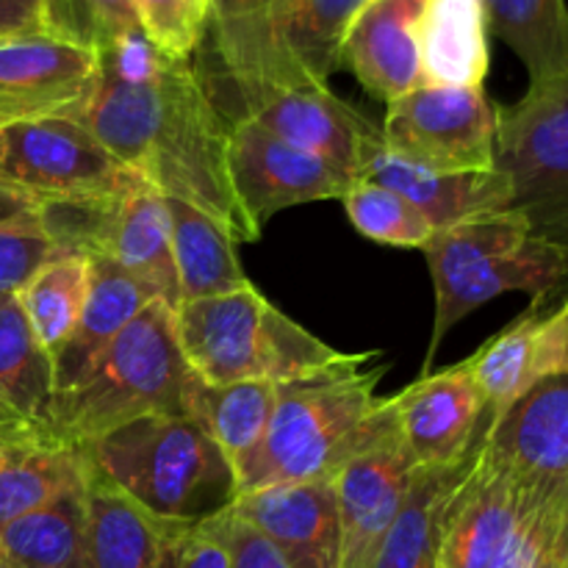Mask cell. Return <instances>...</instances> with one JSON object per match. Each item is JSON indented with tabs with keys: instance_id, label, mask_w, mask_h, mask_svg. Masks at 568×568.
I'll return each instance as SVG.
<instances>
[{
	"instance_id": "15",
	"label": "cell",
	"mask_w": 568,
	"mask_h": 568,
	"mask_svg": "<svg viewBox=\"0 0 568 568\" xmlns=\"http://www.w3.org/2000/svg\"><path fill=\"white\" fill-rule=\"evenodd\" d=\"M394 422L416 469L455 466L475 453L486 427V403L466 364L425 372L392 397Z\"/></svg>"
},
{
	"instance_id": "37",
	"label": "cell",
	"mask_w": 568,
	"mask_h": 568,
	"mask_svg": "<svg viewBox=\"0 0 568 568\" xmlns=\"http://www.w3.org/2000/svg\"><path fill=\"white\" fill-rule=\"evenodd\" d=\"M61 250L39 227H3L0 231V300L14 297Z\"/></svg>"
},
{
	"instance_id": "46",
	"label": "cell",
	"mask_w": 568,
	"mask_h": 568,
	"mask_svg": "<svg viewBox=\"0 0 568 568\" xmlns=\"http://www.w3.org/2000/svg\"><path fill=\"white\" fill-rule=\"evenodd\" d=\"M277 3H283V0H244V14L239 17L236 22H231V26H225V28H211V33L231 31V28H239V26H244V22H253V20H258V17H264L266 11H272V9H275Z\"/></svg>"
},
{
	"instance_id": "33",
	"label": "cell",
	"mask_w": 568,
	"mask_h": 568,
	"mask_svg": "<svg viewBox=\"0 0 568 568\" xmlns=\"http://www.w3.org/2000/svg\"><path fill=\"white\" fill-rule=\"evenodd\" d=\"M92 283V258L61 255L37 272L17 294L39 344L53 358L75 327Z\"/></svg>"
},
{
	"instance_id": "28",
	"label": "cell",
	"mask_w": 568,
	"mask_h": 568,
	"mask_svg": "<svg viewBox=\"0 0 568 568\" xmlns=\"http://www.w3.org/2000/svg\"><path fill=\"white\" fill-rule=\"evenodd\" d=\"M87 477L89 460L83 449L53 438L0 449V532Z\"/></svg>"
},
{
	"instance_id": "2",
	"label": "cell",
	"mask_w": 568,
	"mask_h": 568,
	"mask_svg": "<svg viewBox=\"0 0 568 568\" xmlns=\"http://www.w3.org/2000/svg\"><path fill=\"white\" fill-rule=\"evenodd\" d=\"M375 353L277 386V405L261 453L239 494L281 483L336 480L338 471L397 430L392 397H381V369H366Z\"/></svg>"
},
{
	"instance_id": "8",
	"label": "cell",
	"mask_w": 568,
	"mask_h": 568,
	"mask_svg": "<svg viewBox=\"0 0 568 568\" xmlns=\"http://www.w3.org/2000/svg\"><path fill=\"white\" fill-rule=\"evenodd\" d=\"M369 0H283L264 17L214 33L222 67L242 103L288 87H327L342 70V44Z\"/></svg>"
},
{
	"instance_id": "18",
	"label": "cell",
	"mask_w": 568,
	"mask_h": 568,
	"mask_svg": "<svg viewBox=\"0 0 568 568\" xmlns=\"http://www.w3.org/2000/svg\"><path fill=\"white\" fill-rule=\"evenodd\" d=\"M236 516L281 552L288 568H338L342 519L336 483H281L239 494Z\"/></svg>"
},
{
	"instance_id": "21",
	"label": "cell",
	"mask_w": 568,
	"mask_h": 568,
	"mask_svg": "<svg viewBox=\"0 0 568 568\" xmlns=\"http://www.w3.org/2000/svg\"><path fill=\"white\" fill-rule=\"evenodd\" d=\"M364 178L403 194L416 211L425 214L433 231H444L471 216L510 211L514 203L510 181L497 166L480 172L422 170L388 153L386 144L377 150Z\"/></svg>"
},
{
	"instance_id": "14",
	"label": "cell",
	"mask_w": 568,
	"mask_h": 568,
	"mask_svg": "<svg viewBox=\"0 0 568 568\" xmlns=\"http://www.w3.org/2000/svg\"><path fill=\"white\" fill-rule=\"evenodd\" d=\"M292 148L327 161L353 181L364 178L383 148V131L327 87L272 89L242 111Z\"/></svg>"
},
{
	"instance_id": "32",
	"label": "cell",
	"mask_w": 568,
	"mask_h": 568,
	"mask_svg": "<svg viewBox=\"0 0 568 568\" xmlns=\"http://www.w3.org/2000/svg\"><path fill=\"white\" fill-rule=\"evenodd\" d=\"M541 320L544 314H538L532 305L530 314L519 316L514 325L488 338L471 358L464 361L486 403V425L497 422L541 381V366H538Z\"/></svg>"
},
{
	"instance_id": "7",
	"label": "cell",
	"mask_w": 568,
	"mask_h": 568,
	"mask_svg": "<svg viewBox=\"0 0 568 568\" xmlns=\"http://www.w3.org/2000/svg\"><path fill=\"white\" fill-rule=\"evenodd\" d=\"M568 521V497L488 458L475 460L444 510L438 568H536Z\"/></svg>"
},
{
	"instance_id": "31",
	"label": "cell",
	"mask_w": 568,
	"mask_h": 568,
	"mask_svg": "<svg viewBox=\"0 0 568 568\" xmlns=\"http://www.w3.org/2000/svg\"><path fill=\"white\" fill-rule=\"evenodd\" d=\"M0 397L48 436L55 397L53 358L39 344L20 300H0Z\"/></svg>"
},
{
	"instance_id": "27",
	"label": "cell",
	"mask_w": 568,
	"mask_h": 568,
	"mask_svg": "<svg viewBox=\"0 0 568 568\" xmlns=\"http://www.w3.org/2000/svg\"><path fill=\"white\" fill-rule=\"evenodd\" d=\"M475 453L455 466L414 471L403 508L388 527L372 568H438L444 510L469 471Z\"/></svg>"
},
{
	"instance_id": "23",
	"label": "cell",
	"mask_w": 568,
	"mask_h": 568,
	"mask_svg": "<svg viewBox=\"0 0 568 568\" xmlns=\"http://www.w3.org/2000/svg\"><path fill=\"white\" fill-rule=\"evenodd\" d=\"M98 255L111 258L133 277H139L172 311L181 305V283H178L175 258H172L170 214H166L164 194L159 189L144 186L142 192L111 205Z\"/></svg>"
},
{
	"instance_id": "19",
	"label": "cell",
	"mask_w": 568,
	"mask_h": 568,
	"mask_svg": "<svg viewBox=\"0 0 568 568\" xmlns=\"http://www.w3.org/2000/svg\"><path fill=\"white\" fill-rule=\"evenodd\" d=\"M480 447L505 469L568 497V375L541 377L483 427Z\"/></svg>"
},
{
	"instance_id": "17",
	"label": "cell",
	"mask_w": 568,
	"mask_h": 568,
	"mask_svg": "<svg viewBox=\"0 0 568 568\" xmlns=\"http://www.w3.org/2000/svg\"><path fill=\"white\" fill-rule=\"evenodd\" d=\"M414 471L416 464L399 430L388 433L338 471L333 480L342 519L338 568H372L388 527L403 508Z\"/></svg>"
},
{
	"instance_id": "1",
	"label": "cell",
	"mask_w": 568,
	"mask_h": 568,
	"mask_svg": "<svg viewBox=\"0 0 568 568\" xmlns=\"http://www.w3.org/2000/svg\"><path fill=\"white\" fill-rule=\"evenodd\" d=\"M78 122L111 155L166 197L220 220L239 244L261 233L244 216L227 178V131L192 59L133 31L98 50V83Z\"/></svg>"
},
{
	"instance_id": "40",
	"label": "cell",
	"mask_w": 568,
	"mask_h": 568,
	"mask_svg": "<svg viewBox=\"0 0 568 568\" xmlns=\"http://www.w3.org/2000/svg\"><path fill=\"white\" fill-rule=\"evenodd\" d=\"M538 366H541V377L568 375V294L560 308H555L552 314H544Z\"/></svg>"
},
{
	"instance_id": "3",
	"label": "cell",
	"mask_w": 568,
	"mask_h": 568,
	"mask_svg": "<svg viewBox=\"0 0 568 568\" xmlns=\"http://www.w3.org/2000/svg\"><path fill=\"white\" fill-rule=\"evenodd\" d=\"M189 375L192 369L175 336V311L164 300H153L89 375L53 399L48 438L83 449L142 416H186Z\"/></svg>"
},
{
	"instance_id": "36",
	"label": "cell",
	"mask_w": 568,
	"mask_h": 568,
	"mask_svg": "<svg viewBox=\"0 0 568 568\" xmlns=\"http://www.w3.org/2000/svg\"><path fill=\"white\" fill-rule=\"evenodd\" d=\"M144 37L175 59H192L209 31V0H133Z\"/></svg>"
},
{
	"instance_id": "9",
	"label": "cell",
	"mask_w": 568,
	"mask_h": 568,
	"mask_svg": "<svg viewBox=\"0 0 568 568\" xmlns=\"http://www.w3.org/2000/svg\"><path fill=\"white\" fill-rule=\"evenodd\" d=\"M0 183L33 203H109L150 186L83 122L44 116L0 131Z\"/></svg>"
},
{
	"instance_id": "35",
	"label": "cell",
	"mask_w": 568,
	"mask_h": 568,
	"mask_svg": "<svg viewBox=\"0 0 568 568\" xmlns=\"http://www.w3.org/2000/svg\"><path fill=\"white\" fill-rule=\"evenodd\" d=\"M133 31H142L133 0H44L42 3L44 37L94 53Z\"/></svg>"
},
{
	"instance_id": "29",
	"label": "cell",
	"mask_w": 568,
	"mask_h": 568,
	"mask_svg": "<svg viewBox=\"0 0 568 568\" xmlns=\"http://www.w3.org/2000/svg\"><path fill=\"white\" fill-rule=\"evenodd\" d=\"M488 31L521 59L530 87L568 78L566 0H483Z\"/></svg>"
},
{
	"instance_id": "42",
	"label": "cell",
	"mask_w": 568,
	"mask_h": 568,
	"mask_svg": "<svg viewBox=\"0 0 568 568\" xmlns=\"http://www.w3.org/2000/svg\"><path fill=\"white\" fill-rule=\"evenodd\" d=\"M39 211H42L39 203L0 183V231L3 227H39Z\"/></svg>"
},
{
	"instance_id": "4",
	"label": "cell",
	"mask_w": 568,
	"mask_h": 568,
	"mask_svg": "<svg viewBox=\"0 0 568 568\" xmlns=\"http://www.w3.org/2000/svg\"><path fill=\"white\" fill-rule=\"evenodd\" d=\"M83 455L94 475L166 519L200 525L239 497L225 455L189 416H142L83 447Z\"/></svg>"
},
{
	"instance_id": "5",
	"label": "cell",
	"mask_w": 568,
	"mask_h": 568,
	"mask_svg": "<svg viewBox=\"0 0 568 568\" xmlns=\"http://www.w3.org/2000/svg\"><path fill=\"white\" fill-rule=\"evenodd\" d=\"M175 336L189 369L211 386L242 381L281 386L353 358L277 311L253 283L178 305Z\"/></svg>"
},
{
	"instance_id": "12",
	"label": "cell",
	"mask_w": 568,
	"mask_h": 568,
	"mask_svg": "<svg viewBox=\"0 0 568 568\" xmlns=\"http://www.w3.org/2000/svg\"><path fill=\"white\" fill-rule=\"evenodd\" d=\"M227 178L244 216L258 233L277 211L342 200L353 183L342 170L292 148L244 114L227 131Z\"/></svg>"
},
{
	"instance_id": "30",
	"label": "cell",
	"mask_w": 568,
	"mask_h": 568,
	"mask_svg": "<svg viewBox=\"0 0 568 568\" xmlns=\"http://www.w3.org/2000/svg\"><path fill=\"white\" fill-rule=\"evenodd\" d=\"M92 471V469H89ZM87 483H75L33 514L11 521L0 532L6 568H78L83 525H87Z\"/></svg>"
},
{
	"instance_id": "38",
	"label": "cell",
	"mask_w": 568,
	"mask_h": 568,
	"mask_svg": "<svg viewBox=\"0 0 568 568\" xmlns=\"http://www.w3.org/2000/svg\"><path fill=\"white\" fill-rule=\"evenodd\" d=\"M225 538L231 568H288L281 552L253 525L236 516L233 505L225 510Z\"/></svg>"
},
{
	"instance_id": "41",
	"label": "cell",
	"mask_w": 568,
	"mask_h": 568,
	"mask_svg": "<svg viewBox=\"0 0 568 568\" xmlns=\"http://www.w3.org/2000/svg\"><path fill=\"white\" fill-rule=\"evenodd\" d=\"M44 0H0V42L42 33Z\"/></svg>"
},
{
	"instance_id": "44",
	"label": "cell",
	"mask_w": 568,
	"mask_h": 568,
	"mask_svg": "<svg viewBox=\"0 0 568 568\" xmlns=\"http://www.w3.org/2000/svg\"><path fill=\"white\" fill-rule=\"evenodd\" d=\"M536 568H568V521L560 527L555 541L544 549V555L538 558Z\"/></svg>"
},
{
	"instance_id": "10",
	"label": "cell",
	"mask_w": 568,
	"mask_h": 568,
	"mask_svg": "<svg viewBox=\"0 0 568 568\" xmlns=\"http://www.w3.org/2000/svg\"><path fill=\"white\" fill-rule=\"evenodd\" d=\"M497 170L532 236L568 255V78L530 87L519 103L499 109Z\"/></svg>"
},
{
	"instance_id": "34",
	"label": "cell",
	"mask_w": 568,
	"mask_h": 568,
	"mask_svg": "<svg viewBox=\"0 0 568 568\" xmlns=\"http://www.w3.org/2000/svg\"><path fill=\"white\" fill-rule=\"evenodd\" d=\"M342 203L349 222L377 244L425 250V244L436 233L430 222L425 220V214L416 211L403 194L383 186V183L369 181V178H358V181L349 183Z\"/></svg>"
},
{
	"instance_id": "6",
	"label": "cell",
	"mask_w": 568,
	"mask_h": 568,
	"mask_svg": "<svg viewBox=\"0 0 568 568\" xmlns=\"http://www.w3.org/2000/svg\"><path fill=\"white\" fill-rule=\"evenodd\" d=\"M422 253L436 286V322L425 372L455 322L475 308L508 292H527L538 308L568 281L566 250L532 236L530 222L514 209L436 231Z\"/></svg>"
},
{
	"instance_id": "47",
	"label": "cell",
	"mask_w": 568,
	"mask_h": 568,
	"mask_svg": "<svg viewBox=\"0 0 568 568\" xmlns=\"http://www.w3.org/2000/svg\"><path fill=\"white\" fill-rule=\"evenodd\" d=\"M0 568H6V564H3V555H0Z\"/></svg>"
},
{
	"instance_id": "45",
	"label": "cell",
	"mask_w": 568,
	"mask_h": 568,
	"mask_svg": "<svg viewBox=\"0 0 568 568\" xmlns=\"http://www.w3.org/2000/svg\"><path fill=\"white\" fill-rule=\"evenodd\" d=\"M209 28H225L244 14V0H209Z\"/></svg>"
},
{
	"instance_id": "20",
	"label": "cell",
	"mask_w": 568,
	"mask_h": 568,
	"mask_svg": "<svg viewBox=\"0 0 568 568\" xmlns=\"http://www.w3.org/2000/svg\"><path fill=\"white\" fill-rule=\"evenodd\" d=\"M427 0H369L349 26L342 67L377 100L403 98L422 87L419 22Z\"/></svg>"
},
{
	"instance_id": "22",
	"label": "cell",
	"mask_w": 568,
	"mask_h": 568,
	"mask_svg": "<svg viewBox=\"0 0 568 568\" xmlns=\"http://www.w3.org/2000/svg\"><path fill=\"white\" fill-rule=\"evenodd\" d=\"M155 292L111 258L92 255V283L75 327L53 355L55 397L75 388L89 375L100 355L131 325L133 316L153 303ZM53 397V399H55Z\"/></svg>"
},
{
	"instance_id": "11",
	"label": "cell",
	"mask_w": 568,
	"mask_h": 568,
	"mask_svg": "<svg viewBox=\"0 0 568 568\" xmlns=\"http://www.w3.org/2000/svg\"><path fill=\"white\" fill-rule=\"evenodd\" d=\"M497 122L486 89L416 87L388 103L381 131L388 153L422 170L480 172L497 166Z\"/></svg>"
},
{
	"instance_id": "43",
	"label": "cell",
	"mask_w": 568,
	"mask_h": 568,
	"mask_svg": "<svg viewBox=\"0 0 568 568\" xmlns=\"http://www.w3.org/2000/svg\"><path fill=\"white\" fill-rule=\"evenodd\" d=\"M33 438H48L37 427L28 425L3 397H0V449L20 447V444L33 442Z\"/></svg>"
},
{
	"instance_id": "25",
	"label": "cell",
	"mask_w": 568,
	"mask_h": 568,
	"mask_svg": "<svg viewBox=\"0 0 568 568\" xmlns=\"http://www.w3.org/2000/svg\"><path fill=\"white\" fill-rule=\"evenodd\" d=\"M488 33L483 0H427L419 22L422 87L483 89Z\"/></svg>"
},
{
	"instance_id": "24",
	"label": "cell",
	"mask_w": 568,
	"mask_h": 568,
	"mask_svg": "<svg viewBox=\"0 0 568 568\" xmlns=\"http://www.w3.org/2000/svg\"><path fill=\"white\" fill-rule=\"evenodd\" d=\"M277 405V383L242 381L211 386L197 375L186 383V416L197 422L225 455L236 477V488L261 453Z\"/></svg>"
},
{
	"instance_id": "26",
	"label": "cell",
	"mask_w": 568,
	"mask_h": 568,
	"mask_svg": "<svg viewBox=\"0 0 568 568\" xmlns=\"http://www.w3.org/2000/svg\"><path fill=\"white\" fill-rule=\"evenodd\" d=\"M164 205L170 214L172 258L181 283V303L220 297L250 286L239 261V242L220 220L186 200L166 197V194Z\"/></svg>"
},
{
	"instance_id": "13",
	"label": "cell",
	"mask_w": 568,
	"mask_h": 568,
	"mask_svg": "<svg viewBox=\"0 0 568 568\" xmlns=\"http://www.w3.org/2000/svg\"><path fill=\"white\" fill-rule=\"evenodd\" d=\"M98 83V53L61 39L0 42V131L44 116L81 120Z\"/></svg>"
},
{
	"instance_id": "39",
	"label": "cell",
	"mask_w": 568,
	"mask_h": 568,
	"mask_svg": "<svg viewBox=\"0 0 568 568\" xmlns=\"http://www.w3.org/2000/svg\"><path fill=\"white\" fill-rule=\"evenodd\" d=\"M181 568H231L225 538V510L194 527V536L183 555Z\"/></svg>"
},
{
	"instance_id": "16",
	"label": "cell",
	"mask_w": 568,
	"mask_h": 568,
	"mask_svg": "<svg viewBox=\"0 0 568 568\" xmlns=\"http://www.w3.org/2000/svg\"><path fill=\"white\" fill-rule=\"evenodd\" d=\"M92 469V466H89ZM192 521L166 519L89 471L87 525L78 568H181Z\"/></svg>"
}]
</instances>
